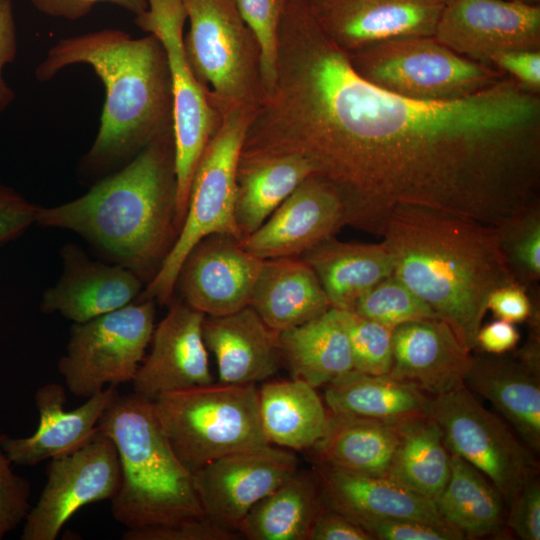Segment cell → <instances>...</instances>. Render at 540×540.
Masks as SVG:
<instances>
[{
    "label": "cell",
    "instance_id": "cell-5",
    "mask_svg": "<svg viewBox=\"0 0 540 540\" xmlns=\"http://www.w3.org/2000/svg\"><path fill=\"white\" fill-rule=\"evenodd\" d=\"M98 427L113 440L121 466V484L111 500L115 521L139 529L206 515L192 473L173 451L152 401L118 393Z\"/></svg>",
    "mask_w": 540,
    "mask_h": 540
},
{
    "label": "cell",
    "instance_id": "cell-19",
    "mask_svg": "<svg viewBox=\"0 0 540 540\" xmlns=\"http://www.w3.org/2000/svg\"><path fill=\"white\" fill-rule=\"evenodd\" d=\"M325 35L350 53L407 36H433L444 6L433 0H308Z\"/></svg>",
    "mask_w": 540,
    "mask_h": 540
},
{
    "label": "cell",
    "instance_id": "cell-36",
    "mask_svg": "<svg viewBox=\"0 0 540 540\" xmlns=\"http://www.w3.org/2000/svg\"><path fill=\"white\" fill-rule=\"evenodd\" d=\"M536 203L499 227L501 251L516 281L527 288L540 278V207Z\"/></svg>",
    "mask_w": 540,
    "mask_h": 540
},
{
    "label": "cell",
    "instance_id": "cell-20",
    "mask_svg": "<svg viewBox=\"0 0 540 540\" xmlns=\"http://www.w3.org/2000/svg\"><path fill=\"white\" fill-rule=\"evenodd\" d=\"M63 273L40 304L43 313H60L82 323L130 304L142 293L143 281L119 264L91 260L77 245L60 250Z\"/></svg>",
    "mask_w": 540,
    "mask_h": 540
},
{
    "label": "cell",
    "instance_id": "cell-34",
    "mask_svg": "<svg viewBox=\"0 0 540 540\" xmlns=\"http://www.w3.org/2000/svg\"><path fill=\"white\" fill-rule=\"evenodd\" d=\"M504 497L476 467L451 453L450 475L434 503L441 518L465 536L497 535L505 527Z\"/></svg>",
    "mask_w": 540,
    "mask_h": 540
},
{
    "label": "cell",
    "instance_id": "cell-51",
    "mask_svg": "<svg viewBox=\"0 0 540 540\" xmlns=\"http://www.w3.org/2000/svg\"><path fill=\"white\" fill-rule=\"evenodd\" d=\"M512 2L523 3L527 5H540V0H507Z\"/></svg>",
    "mask_w": 540,
    "mask_h": 540
},
{
    "label": "cell",
    "instance_id": "cell-11",
    "mask_svg": "<svg viewBox=\"0 0 540 540\" xmlns=\"http://www.w3.org/2000/svg\"><path fill=\"white\" fill-rule=\"evenodd\" d=\"M155 301L130 303L74 323L58 370L69 391L89 398L108 386L132 382L154 331Z\"/></svg>",
    "mask_w": 540,
    "mask_h": 540
},
{
    "label": "cell",
    "instance_id": "cell-28",
    "mask_svg": "<svg viewBox=\"0 0 540 540\" xmlns=\"http://www.w3.org/2000/svg\"><path fill=\"white\" fill-rule=\"evenodd\" d=\"M311 175L310 164L298 155L241 151L236 173L235 219L242 239L256 231Z\"/></svg>",
    "mask_w": 540,
    "mask_h": 540
},
{
    "label": "cell",
    "instance_id": "cell-48",
    "mask_svg": "<svg viewBox=\"0 0 540 540\" xmlns=\"http://www.w3.org/2000/svg\"><path fill=\"white\" fill-rule=\"evenodd\" d=\"M17 53V35L14 8L11 0H0V114L14 101L15 94L3 76L6 65L14 61Z\"/></svg>",
    "mask_w": 540,
    "mask_h": 540
},
{
    "label": "cell",
    "instance_id": "cell-3",
    "mask_svg": "<svg viewBox=\"0 0 540 540\" xmlns=\"http://www.w3.org/2000/svg\"><path fill=\"white\" fill-rule=\"evenodd\" d=\"M74 64L89 65L105 87L97 136L83 157L96 175L130 162L155 138L173 131V100L166 52L152 34L133 38L103 29L63 38L35 70L45 82Z\"/></svg>",
    "mask_w": 540,
    "mask_h": 540
},
{
    "label": "cell",
    "instance_id": "cell-47",
    "mask_svg": "<svg viewBox=\"0 0 540 540\" xmlns=\"http://www.w3.org/2000/svg\"><path fill=\"white\" fill-rule=\"evenodd\" d=\"M41 13L67 20L86 16L100 2L117 5L135 16L147 9V0H28Z\"/></svg>",
    "mask_w": 540,
    "mask_h": 540
},
{
    "label": "cell",
    "instance_id": "cell-39",
    "mask_svg": "<svg viewBox=\"0 0 540 540\" xmlns=\"http://www.w3.org/2000/svg\"><path fill=\"white\" fill-rule=\"evenodd\" d=\"M285 1L235 0L259 44L264 97L271 92L275 80L278 34Z\"/></svg>",
    "mask_w": 540,
    "mask_h": 540
},
{
    "label": "cell",
    "instance_id": "cell-14",
    "mask_svg": "<svg viewBox=\"0 0 540 540\" xmlns=\"http://www.w3.org/2000/svg\"><path fill=\"white\" fill-rule=\"evenodd\" d=\"M299 469L296 455L267 444L220 457L192 472L204 513L231 528Z\"/></svg>",
    "mask_w": 540,
    "mask_h": 540
},
{
    "label": "cell",
    "instance_id": "cell-35",
    "mask_svg": "<svg viewBox=\"0 0 540 540\" xmlns=\"http://www.w3.org/2000/svg\"><path fill=\"white\" fill-rule=\"evenodd\" d=\"M450 468L451 453L431 417L400 422L387 477L435 500L448 481Z\"/></svg>",
    "mask_w": 540,
    "mask_h": 540
},
{
    "label": "cell",
    "instance_id": "cell-18",
    "mask_svg": "<svg viewBox=\"0 0 540 540\" xmlns=\"http://www.w3.org/2000/svg\"><path fill=\"white\" fill-rule=\"evenodd\" d=\"M169 306L132 381L133 392L149 401L213 383L202 331L205 315L183 300H172Z\"/></svg>",
    "mask_w": 540,
    "mask_h": 540
},
{
    "label": "cell",
    "instance_id": "cell-2",
    "mask_svg": "<svg viewBox=\"0 0 540 540\" xmlns=\"http://www.w3.org/2000/svg\"><path fill=\"white\" fill-rule=\"evenodd\" d=\"M394 271L472 353L490 295L517 282L497 227L426 206L399 204L377 232Z\"/></svg>",
    "mask_w": 540,
    "mask_h": 540
},
{
    "label": "cell",
    "instance_id": "cell-6",
    "mask_svg": "<svg viewBox=\"0 0 540 540\" xmlns=\"http://www.w3.org/2000/svg\"><path fill=\"white\" fill-rule=\"evenodd\" d=\"M152 405L173 451L191 473L225 455L270 444L255 385L212 383L163 394Z\"/></svg>",
    "mask_w": 540,
    "mask_h": 540
},
{
    "label": "cell",
    "instance_id": "cell-46",
    "mask_svg": "<svg viewBox=\"0 0 540 540\" xmlns=\"http://www.w3.org/2000/svg\"><path fill=\"white\" fill-rule=\"evenodd\" d=\"M488 310L513 324L526 321L535 313L527 288L518 282L497 288L489 297Z\"/></svg>",
    "mask_w": 540,
    "mask_h": 540
},
{
    "label": "cell",
    "instance_id": "cell-23",
    "mask_svg": "<svg viewBox=\"0 0 540 540\" xmlns=\"http://www.w3.org/2000/svg\"><path fill=\"white\" fill-rule=\"evenodd\" d=\"M473 356L439 318L401 324L392 330L389 376L433 397L464 384Z\"/></svg>",
    "mask_w": 540,
    "mask_h": 540
},
{
    "label": "cell",
    "instance_id": "cell-21",
    "mask_svg": "<svg viewBox=\"0 0 540 540\" xmlns=\"http://www.w3.org/2000/svg\"><path fill=\"white\" fill-rule=\"evenodd\" d=\"M119 392L108 386L77 408L65 410L66 392L51 382L35 392L39 424L27 437L1 436V444L13 465L35 466L44 460L71 453L86 444L98 430V423Z\"/></svg>",
    "mask_w": 540,
    "mask_h": 540
},
{
    "label": "cell",
    "instance_id": "cell-8",
    "mask_svg": "<svg viewBox=\"0 0 540 540\" xmlns=\"http://www.w3.org/2000/svg\"><path fill=\"white\" fill-rule=\"evenodd\" d=\"M189 30L186 56L221 116L256 110L263 100L260 48L235 0H181Z\"/></svg>",
    "mask_w": 540,
    "mask_h": 540
},
{
    "label": "cell",
    "instance_id": "cell-16",
    "mask_svg": "<svg viewBox=\"0 0 540 540\" xmlns=\"http://www.w3.org/2000/svg\"><path fill=\"white\" fill-rule=\"evenodd\" d=\"M263 259L240 240L222 234L205 237L183 261L177 276L182 300L206 316H223L249 306Z\"/></svg>",
    "mask_w": 540,
    "mask_h": 540
},
{
    "label": "cell",
    "instance_id": "cell-7",
    "mask_svg": "<svg viewBox=\"0 0 540 540\" xmlns=\"http://www.w3.org/2000/svg\"><path fill=\"white\" fill-rule=\"evenodd\" d=\"M255 111L236 108L222 115L218 129L204 148L195 168L187 212L179 234L138 301L151 299L169 305L184 259L205 237L222 234L242 239L235 219L236 173Z\"/></svg>",
    "mask_w": 540,
    "mask_h": 540
},
{
    "label": "cell",
    "instance_id": "cell-10",
    "mask_svg": "<svg viewBox=\"0 0 540 540\" xmlns=\"http://www.w3.org/2000/svg\"><path fill=\"white\" fill-rule=\"evenodd\" d=\"M186 21L187 13L181 0H147V9L134 19L139 29L161 42L167 55L173 100L177 177L175 226L178 232L186 216L195 168L222 120L186 56L183 35Z\"/></svg>",
    "mask_w": 540,
    "mask_h": 540
},
{
    "label": "cell",
    "instance_id": "cell-37",
    "mask_svg": "<svg viewBox=\"0 0 540 540\" xmlns=\"http://www.w3.org/2000/svg\"><path fill=\"white\" fill-rule=\"evenodd\" d=\"M352 310L392 330L404 323L438 318L433 310L394 274L361 296Z\"/></svg>",
    "mask_w": 540,
    "mask_h": 540
},
{
    "label": "cell",
    "instance_id": "cell-29",
    "mask_svg": "<svg viewBox=\"0 0 540 540\" xmlns=\"http://www.w3.org/2000/svg\"><path fill=\"white\" fill-rule=\"evenodd\" d=\"M329 412L391 422L427 416L431 396L389 375L352 369L326 385Z\"/></svg>",
    "mask_w": 540,
    "mask_h": 540
},
{
    "label": "cell",
    "instance_id": "cell-31",
    "mask_svg": "<svg viewBox=\"0 0 540 540\" xmlns=\"http://www.w3.org/2000/svg\"><path fill=\"white\" fill-rule=\"evenodd\" d=\"M399 424L328 411L326 430L311 449L317 463L386 476L396 448Z\"/></svg>",
    "mask_w": 540,
    "mask_h": 540
},
{
    "label": "cell",
    "instance_id": "cell-4",
    "mask_svg": "<svg viewBox=\"0 0 540 540\" xmlns=\"http://www.w3.org/2000/svg\"><path fill=\"white\" fill-rule=\"evenodd\" d=\"M176 194L175 141L170 131L83 196L40 207L36 223L78 233L114 264L148 283L178 236Z\"/></svg>",
    "mask_w": 540,
    "mask_h": 540
},
{
    "label": "cell",
    "instance_id": "cell-12",
    "mask_svg": "<svg viewBox=\"0 0 540 540\" xmlns=\"http://www.w3.org/2000/svg\"><path fill=\"white\" fill-rule=\"evenodd\" d=\"M427 415L450 453L481 471L507 503L528 477L537 474L534 452L465 384L431 397Z\"/></svg>",
    "mask_w": 540,
    "mask_h": 540
},
{
    "label": "cell",
    "instance_id": "cell-13",
    "mask_svg": "<svg viewBox=\"0 0 540 540\" xmlns=\"http://www.w3.org/2000/svg\"><path fill=\"white\" fill-rule=\"evenodd\" d=\"M121 484L113 440L98 430L77 450L51 459L47 480L23 525L21 540H55L82 507L112 500Z\"/></svg>",
    "mask_w": 540,
    "mask_h": 540
},
{
    "label": "cell",
    "instance_id": "cell-44",
    "mask_svg": "<svg viewBox=\"0 0 540 540\" xmlns=\"http://www.w3.org/2000/svg\"><path fill=\"white\" fill-rule=\"evenodd\" d=\"M39 206L0 183V245L22 235L36 223Z\"/></svg>",
    "mask_w": 540,
    "mask_h": 540
},
{
    "label": "cell",
    "instance_id": "cell-40",
    "mask_svg": "<svg viewBox=\"0 0 540 540\" xmlns=\"http://www.w3.org/2000/svg\"><path fill=\"white\" fill-rule=\"evenodd\" d=\"M242 534L207 515L172 525L127 529L123 540H237Z\"/></svg>",
    "mask_w": 540,
    "mask_h": 540
},
{
    "label": "cell",
    "instance_id": "cell-26",
    "mask_svg": "<svg viewBox=\"0 0 540 540\" xmlns=\"http://www.w3.org/2000/svg\"><path fill=\"white\" fill-rule=\"evenodd\" d=\"M249 306L278 333L331 308L314 270L299 256L263 260Z\"/></svg>",
    "mask_w": 540,
    "mask_h": 540
},
{
    "label": "cell",
    "instance_id": "cell-43",
    "mask_svg": "<svg viewBox=\"0 0 540 540\" xmlns=\"http://www.w3.org/2000/svg\"><path fill=\"white\" fill-rule=\"evenodd\" d=\"M505 527L523 540L540 539V482L528 477L508 502Z\"/></svg>",
    "mask_w": 540,
    "mask_h": 540
},
{
    "label": "cell",
    "instance_id": "cell-22",
    "mask_svg": "<svg viewBox=\"0 0 540 540\" xmlns=\"http://www.w3.org/2000/svg\"><path fill=\"white\" fill-rule=\"evenodd\" d=\"M323 507L359 526L378 519H411L449 525L439 515L434 500L418 494L387 476L356 472L317 463Z\"/></svg>",
    "mask_w": 540,
    "mask_h": 540
},
{
    "label": "cell",
    "instance_id": "cell-1",
    "mask_svg": "<svg viewBox=\"0 0 540 540\" xmlns=\"http://www.w3.org/2000/svg\"><path fill=\"white\" fill-rule=\"evenodd\" d=\"M244 147L305 159L339 192L346 225L366 232L399 204L498 227L539 202L540 94L507 76L453 100L391 93L296 5L282 17L273 88Z\"/></svg>",
    "mask_w": 540,
    "mask_h": 540
},
{
    "label": "cell",
    "instance_id": "cell-24",
    "mask_svg": "<svg viewBox=\"0 0 540 540\" xmlns=\"http://www.w3.org/2000/svg\"><path fill=\"white\" fill-rule=\"evenodd\" d=\"M203 338L215 356L220 383L254 385L282 364L278 332L247 306L223 316H206Z\"/></svg>",
    "mask_w": 540,
    "mask_h": 540
},
{
    "label": "cell",
    "instance_id": "cell-52",
    "mask_svg": "<svg viewBox=\"0 0 540 540\" xmlns=\"http://www.w3.org/2000/svg\"><path fill=\"white\" fill-rule=\"evenodd\" d=\"M434 2L442 5V6H446V5H449L450 3L456 1V0H433Z\"/></svg>",
    "mask_w": 540,
    "mask_h": 540
},
{
    "label": "cell",
    "instance_id": "cell-25",
    "mask_svg": "<svg viewBox=\"0 0 540 540\" xmlns=\"http://www.w3.org/2000/svg\"><path fill=\"white\" fill-rule=\"evenodd\" d=\"M464 384L487 399L530 450L540 451L539 370L519 357L476 356Z\"/></svg>",
    "mask_w": 540,
    "mask_h": 540
},
{
    "label": "cell",
    "instance_id": "cell-50",
    "mask_svg": "<svg viewBox=\"0 0 540 540\" xmlns=\"http://www.w3.org/2000/svg\"><path fill=\"white\" fill-rule=\"evenodd\" d=\"M519 338V332L513 323L498 319L480 328L477 347L492 355H502L512 350Z\"/></svg>",
    "mask_w": 540,
    "mask_h": 540
},
{
    "label": "cell",
    "instance_id": "cell-33",
    "mask_svg": "<svg viewBox=\"0 0 540 540\" xmlns=\"http://www.w3.org/2000/svg\"><path fill=\"white\" fill-rule=\"evenodd\" d=\"M322 508L315 472L298 469L257 502L237 529L249 540H308Z\"/></svg>",
    "mask_w": 540,
    "mask_h": 540
},
{
    "label": "cell",
    "instance_id": "cell-15",
    "mask_svg": "<svg viewBox=\"0 0 540 540\" xmlns=\"http://www.w3.org/2000/svg\"><path fill=\"white\" fill-rule=\"evenodd\" d=\"M434 36L457 54L491 66L500 52L540 50V5L456 0L443 7Z\"/></svg>",
    "mask_w": 540,
    "mask_h": 540
},
{
    "label": "cell",
    "instance_id": "cell-49",
    "mask_svg": "<svg viewBox=\"0 0 540 540\" xmlns=\"http://www.w3.org/2000/svg\"><path fill=\"white\" fill-rule=\"evenodd\" d=\"M308 540H373V538L352 520L323 507L312 524Z\"/></svg>",
    "mask_w": 540,
    "mask_h": 540
},
{
    "label": "cell",
    "instance_id": "cell-9",
    "mask_svg": "<svg viewBox=\"0 0 540 540\" xmlns=\"http://www.w3.org/2000/svg\"><path fill=\"white\" fill-rule=\"evenodd\" d=\"M347 55L354 70L368 82L416 100L467 97L505 77L492 66L457 54L434 35L388 39Z\"/></svg>",
    "mask_w": 540,
    "mask_h": 540
},
{
    "label": "cell",
    "instance_id": "cell-17",
    "mask_svg": "<svg viewBox=\"0 0 540 540\" xmlns=\"http://www.w3.org/2000/svg\"><path fill=\"white\" fill-rule=\"evenodd\" d=\"M345 207L329 182L311 175L241 246L260 259L300 256L344 226Z\"/></svg>",
    "mask_w": 540,
    "mask_h": 540
},
{
    "label": "cell",
    "instance_id": "cell-27",
    "mask_svg": "<svg viewBox=\"0 0 540 540\" xmlns=\"http://www.w3.org/2000/svg\"><path fill=\"white\" fill-rule=\"evenodd\" d=\"M301 257L314 270L331 307L340 310H352L361 296L394 271L382 242H342L332 236Z\"/></svg>",
    "mask_w": 540,
    "mask_h": 540
},
{
    "label": "cell",
    "instance_id": "cell-42",
    "mask_svg": "<svg viewBox=\"0 0 540 540\" xmlns=\"http://www.w3.org/2000/svg\"><path fill=\"white\" fill-rule=\"evenodd\" d=\"M361 527L373 539L381 540H461L466 536L451 525H438L411 519H378Z\"/></svg>",
    "mask_w": 540,
    "mask_h": 540
},
{
    "label": "cell",
    "instance_id": "cell-45",
    "mask_svg": "<svg viewBox=\"0 0 540 540\" xmlns=\"http://www.w3.org/2000/svg\"><path fill=\"white\" fill-rule=\"evenodd\" d=\"M492 67L532 93L540 94V50H510L492 56Z\"/></svg>",
    "mask_w": 540,
    "mask_h": 540
},
{
    "label": "cell",
    "instance_id": "cell-41",
    "mask_svg": "<svg viewBox=\"0 0 540 540\" xmlns=\"http://www.w3.org/2000/svg\"><path fill=\"white\" fill-rule=\"evenodd\" d=\"M0 433V540L24 522L30 508L31 486L16 474L1 444Z\"/></svg>",
    "mask_w": 540,
    "mask_h": 540
},
{
    "label": "cell",
    "instance_id": "cell-30",
    "mask_svg": "<svg viewBox=\"0 0 540 540\" xmlns=\"http://www.w3.org/2000/svg\"><path fill=\"white\" fill-rule=\"evenodd\" d=\"M278 338L282 363L292 378L316 389L353 369L349 340L335 308L279 332Z\"/></svg>",
    "mask_w": 540,
    "mask_h": 540
},
{
    "label": "cell",
    "instance_id": "cell-38",
    "mask_svg": "<svg viewBox=\"0 0 540 540\" xmlns=\"http://www.w3.org/2000/svg\"><path fill=\"white\" fill-rule=\"evenodd\" d=\"M337 311L349 340L353 369L388 375L392 366V329L353 310Z\"/></svg>",
    "mask_w": 540,
    "mask_h": 540
},
{
    "label": "cell",
    "instance_id": "cell-32",
    "mask_svg": "<svg viewBox=\"0 0 540 540\" xmlns=\"http://www.w3.org/2000/svg\"><path fill=\"white\" fill-rule=\"evenodd\" d=\"M258 394L261 425L270 444L305 450L323 436L328 411L316 388L292 378L267 382Z\"/></svg>",
    "mask_w": 540,
    "mask_h": 540
}]
</instances>
